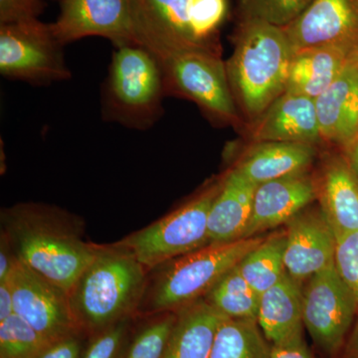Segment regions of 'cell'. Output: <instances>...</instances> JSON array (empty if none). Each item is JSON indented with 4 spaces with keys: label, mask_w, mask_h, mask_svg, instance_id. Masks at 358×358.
<instances>
[{
    "label": "cell",
    "mask_w": 358,
    "mask_h": 358,
    "mask_svg": "<svg viewBox=\"0 0 358 358\" xmlns=\"http://www.w3.org/2000/svg\"><path fill=\"white\" fill-rule=\"evenodd\" d=\"M315 102L322 141L343 148L358 136V57Z\"/></svg>",
    "instance_id": "obj_16"
},
{
    "label": "cell",
    "mask_w": 358,
    "mask_h": 358,
    "mask_svg": "<svg viewBox=\"0 0 358 358\" xmlns=\"http://www.w3.org/2000/svg\"><path fill=\"white\" fill-rule=\"evenodd\" d=\"M357 310L336 264L308 280L303 291V326L322 352L334 355L341 350Z\"/></svg>",
    "instance_id": "obj_10"
},
{
    "label": "cell",
    "mask_w": 358,
    "mask_h": 358,
    "mask_svg": "<svg viewBox=\"0 0 358 358\" xmlns=\"http://www.w3.org/2000/svg\"><path fill=\"white\" fill-rule=\"evenodd\" d=\"M284 29L294 52L324 45L358 51V0H313Z\"/></svg>",
    "instance_id": "obj_14"
},
{
    "label": "cell",
    "mask_w": 358,
    "mask_h": 358,
    "mask_svg": "<svg viewBox=\"0 0 358 358\" xmlns=\"http://www.w3.org/2000/svg\"><path fill=\"white\" fill-rule=\"evenodd\" d=\"M134 320H122L89 338L82 358H122Z\"/></svg>",
    "instance_id": "obj_31"
},
{
    "label": "cell",
    "mask_w": 358,
    "mask_h": 358,
    "mask_svg": "<svg viewBox=\"0 0 358 358\" xmlns=\"http://www.w3.org/2000/svg\"><path fill=\"white\" fill-rule=\"evenodd\" d=\"M317 186V199L336 237L358 232V178L343 157L327 162Z\"/></svg>",
    "instance_id": "obj_21"
},
{
    "label": "cell",
    "mask_w": 358,
    "mask_h": 358,
    "mask_svg": "<svg viewBox=\"0 0 358 358\" xmlns=\"http://www.w3.org/2000/svg\"><path fill=\"white\" fill-rule=\"evenodd\" d=\"M348 352L352 357L358 358V320L353 329L350 343H348Z\"/></svg>",
    "instance_id": "obj_39"
},
{
    "label": "cell",
    "mask_w": 358,
    "mask_h": 358,
    "mask_svg": "<svg viewBox=\"0 0 358 358\" xmlns=\"http://www.w3.org/2000/svg\"><path fill=\"white\" fill-rule=\"evenodd\" d=\"M134 35L150 51L220 49L218 40L195 36L188 17L189 0H131Z\"/></svg>",
    "instance_id": "obj_12"
},
{
    "label": "cell",
    "mask_w": 358,
    "mask_h": 358,
    "mask_svg": "<svg viewBox=\"0 0 358 358\" xmlns=\"http://www.w3.org/2000/svg\"><path fill=\"white\" fill-rule=\"evenodd\" d=\"M227 13V0H189L188 17L195 36L202 41L217 40L215 33Z\"/></svg>",
    "instance_id": "obj_30"
},
{
    "label": "cell",
    "mask_w": 358,
    "mask_h": 358,
    "mask_svg": "<svg viewBox=\"0 0 358 358\" xmlns=\"http://www.w3.org/2000/svg\"><path fill=\"white\" fill-rule=\"evenodd\" d=\"M271 358H315L310 352L305 341H296L289 345H272Z\"/></svg>",
    "instance_id": "obj_36"
},
{
    "label": "cell",
    "mask_w": 358,
    "mask_h": 358,
    "mask_svg": "<svg viewBox=\"0 0 358 358\" xmlns=\"http://www.w3.org/2000/svg\"><path fill=\"white\" fill-rule=\"evenodd\" d=\"M286 272L299 282L334 264L336 237L320 207H306L286 224Z\"/></svg>",
    "instance_id": "obj_13"
},
{
    "label": "cell",
    "mask_w": 358,
    "mask_h": 358,
    "mask_svg": "<svg viewBox=\"0 0 358 358\" xmlns=\"http://www.w3.org/2000/svg\"><path fill=\"white\" fill-rule=\"evenodd\" d=\"M317 154L315 145L264 141L238 164L236 169L255 185L307 173Z\"/></svg>",
    "instance_id": "obj_22"
},
{
    "label": "cell",
    "mask_w": 358,
    "mask_h": 358,
    "mask_svg": "<svg viewBox=\"0 0 358 358\" xmlns=\"http://www.w3.org/2000/svg\"><path fill=\"white\" fill-rule=\"evenodd\" d=\"M51 27L63 45L90 36L109 39L115 47L138 43L131 0H62Z\"/></svg>",
    "instance_id": "obj_11"
},
{
    "label": "cell",
    "mask_w": 358,
    "mask_h": 358,
    "mask_svg": "<svg viewBox=\"0 0 358 358\" xmlns=\"http://www.w3.org/2000/svg\"><path fill=\"white\" fill-rule=\"evenodd\" d=\"M257 185L234 167L224 176L208 218L209 244L228 243L244 238L252 215Z\"/></svg>",
    "instance_id": "obj_20"
},
{
    "label": "cell",
    "mask_w": 358,
    "mask_h": 358,
    "mask_svg": "<svg viewBox=\"0 0 358 358\" xmlns=\"http://www.w3.org/2000/svg\"><path fill=\"white\" fill-rule=\"evenodd\" d=\"M150 52L162 68L166 95L189 99L217 121L231 124L239 121L220 49Z\"/></svg>",
    "instance_id": "obj_7"
},
{
    "label": "cell",
    "mask_w": 358,
    "mask_h": 358,
    "mask_svg": "<svg viewBox=\"0 0 358 358\" xmlns=\"http://www.w3.org/2000/svg\"><path fill=\"white\" fill-rule=\"evenodd\" d=\"M41 0H0V25L38 20Z\"/></svg>",
    "instance_id": "obj_33"
},
{
    "label": "cell",
    "mask_w": 358,
    "mask_h": 358,
    "mask_svg": "<svg viewBox=\"0 0 358 358\" xmlns=\"http://www.w3.org/2000/svg\"><path fill=\"white\" fill-rule=\"evenodd\" d=\"M176 320V312L134 317L122 358H164Z\"/></svg>",
    "instance_id": "obj_27"
},
{
    "label": "cell",
    "mask_w": 358,
    "mask_h": 358,
    "mask_svg": "<svg viewBox=\"0 0 358 358\" xmlns=\"http://www.w3.org/2000/svg\"><path fill=\"white\" fill-rule=\"evenodd\" d=\"M225 315L201 299L176 310L164 358H209Z\"/></svg>",
    "instance_id": "obj_23"
},
{
    "label": "cell",
    "mask_w": 358,
    "mask_h": 358,
    "mask_svg": "<svg viewBox=\"0 0 358 358\" xmlns=\"http://www.w3.org/2000/svg\"><path fill=\"white\" fill-rule=\"evenodd\" d=\"M357 57V50L343 45H324L294 52L285 92L315 100Z\"/></svg>",
    "instance_id": "obj_19"
},
{
    "label": "cell",
    "mask_w": 358,
    "mask_h": 358,
    "mask_svg": "<svg viewBox=\"0 0 358 358\" xmlns=\"http://www.w3.org/2000/svg\"><path fill=\"white\" fill-rule=\"evenodd\" d=\"M49 343L16 313L0 322V358H35Z\"/></svg>",
    "instance_id": "obj_28"
},
{
    "label": "cell",
    "mask_w": 358,
    "mask_h": 358,
    "mask_svg": "<svg viewBox=\"0 0 358 358\" xmlns=\"http://www.w3.org/2000/svg\"><path fill=\"white\" fill-rule=\"evenodd\" d=\"M294 51L284 28L240 20L234 51L226 64L238 107L256 120L286 91Z\"/></svg>",
    "instance_id": "obj_3"
},
{
    "label": "cell",
    "mask_w": 358,
    "mask_h": 358,
    "mask_svg": "<svg viewBox=\"0 0 358 358\" xmlns=\"http://www.w3.org/2000/svg\"><path fill=\"white\" fill-rule=\"evenodd\" d=\"M148 272L117 242L101 245L68 293L73 315L87 338L138 315Z\"/></svg>",
    "instance_id": "obj_2"
},
{
    "label": "cell",
    "mask_w": 358,
    "mask_h": 358,
    "mask_svg": "<svg viewBox=\"0 0 358 358\" xmlns=\"http://www.w3.org/2000/svg\"><path fill=\"white\" fill-rule=\"evenodd\" d=\"M272 345L258 320L224 317L209 358H271Z\"/></svg>",
    "instance_id": "obj_24"
},
{
    "label": "cell",
    "mask_w": 358,
    "mask_h": 358,
    "mask_svg": "<svg viewBox=\"0 0 358 358\" xmlns=\"http://www.w3.org/2000/svg\"><path fill=\"white\" fill-rule=\"evenodd\" d=\"M17 258L3 232H0V282H6Z\"/></svg>",
    "instance_id": "obj_35"
},
{
    "label": "cell",
    "mask_w": 358,
    "mask_h": 358,
    "mask_svg": "<svg viewBox=\"0 0 358 358\" xmlns=\"http://www.w3.org/2000/svg\"><path fill=\"white\" fill-rule=\"evenodd\" d=\"M63 46L51 24L38 20L0 25V74L36 85L67 81L72 74Z\"/></svg>",
    "instance_id": "obj_8"
},
{
    "label": "cell",
    "mask_w": 358,
    "mask_h": 358,
    "mask_svg": "<svg viewBox=\"0 0 358 358\" xmlns=\"http://www.w3.org/2000/svg\"><path fill=\"white\" fill-rule=\"evenodd\" d=\"M14 313L13 296L8 282H0V322Z\"/></svg>",
    "instance_id": "obj_37"
},
{
    "label": "cell",
    "mask_w": 358,
    "mask_h": 358,
    "mask_svg": "<svg viewBox=\"0 0 358 358\" xmlns=\"http://www.w3.org/2000/svg\"><path fill=\"white\" fill-rule=\"evenodd\" d=\"M223 179L212 180L186 203L117 243L128 249L148 271L206 246L209 213Z\"/></svg>",
    "instance_id": "obj_6"
},
{
    "label": "cell",
    "mask_w": 358,
    "mask_h": 358,
    "mask_svg": "<svg viewBox=\"0 0 358 358\" xmlns=\"http://www.w3.org/2000/svg\"><path fill=\"white\" fill-rule=\"evenodd\" d=\"M87 341L83 334L68 336L49 343L35 358H82Z\"/></svg>",
    "instance_id": "obj_34"
},
{
    "label": "cell",
    "mask_w": 358,
    "mask_h": 358,
    "mask_svg": "<svg viewBox=\"0 0 358 358\" xmlns=\"http://www.w3.org/2000/svg\"><path fill=\"white\" fill-rule=\"evenodd\" d=\"M265 238L208 244L148 271L136 317L176 312L201 300Z\"/></svg>",
    "instance_id": "obj_4"
},
{
    "label": "cell",
    "mask_w": 358,
    "mask_h": 358,
    "mask_svg": "<svg viewBox=\"0 0 358 358\" xmlns=\"http://www.w3.org/2000/svg\"><path fill=\"white\" fill-rule=\"evenodd\" d=\"M313 0H240L241 20L264 21L286 27L301 15Z\"/></svg>",
    "instance_id": "obj_29"
},
{
    "label": "cell",
    "mask_w": 358,
    "mask_h": 358,
    "mask_svg": "<svg viewBox=\"0 0 358 358\" xmlns=\"http://www.w3.org/2000/svg\"><path fill=\"white\" fill-rule=\"evenodd\" d=\"M317 199L315 179L307 173L294 174L257 185L252 215L244 238L287 224Z\"/></svg>",
    "instance_id": "obj_15"
},
{
    "label": "cell",
    "mask_w": 358,
    "mask_h": 358,
    "mask_svg": "<svg viewBox=\"0 0 358 358\" xmlns=\"http://www.w3.org/2000/svg\"><path fill=\"white\" fill-rule=\"evenodd\" d=\"M6 282L13 293L14 313L48 343L76 334L85 336L73 315L69 294L57 285L18 259Z\"/></svg>",
    "instance_id": "obj_9"
},
{
    "label": "cell",
    "mask_w": 358,
    "mask_h": 358,
    "mask_svg": "<svg viewBox=\"0 0 358 358\" xmlns=\"http://www.w3.org/2000/svg\"><path fill=\"white\" fill-rule=\"evenodd\" d=\"M285 247L286 230L277 231L266 237L238 264L244 279L260 296L286 274Z\"/></svg>",
    "instance_id": "obj_25"
},
{
    "label": "cell",
    "mask_w": 358,
    "mask_h": 358,
    "mask_svg": "<svg viewBox=\"0 0 358 358\" xmlns=\"http://www.w3.org/2000/svg\"><path fill=\"white\" fill-rule=\"evenodd\" d=\"M334 264L358 308V232L336 238Z\"/></svg>",
    "instance_id": "obj_32"
},
{
    "label": "cell",
    "mask_w": 358,
    "mask_h": 358,
    "mask_svg": "<svg viewBox=\"0 0 358 358\" xmlns=\"http://www.w3.org/2000/svg\"><path fill=\"white\" fill-rule=\"evenodd\" d=\"M303 291L301 282L288 274L260 296L258 324L272 345L303 339Z\"/></svg>",
    "instance_id": "obj_18"
},
{
    "label": "cell",
    "mask_w": 358,
    "mask_h": 358,
    "mask_svg": "<svg viewBox=\"0 0 358 358\" xmlns=\"http://www.w3.org/2000/svg\"><path fill=\"white\" fill-rule=\"evenodd\" d=\"M164 76L154 54L140 43L115 47L102 88V113L108 122L148 129L164 113Z\"/></svg>",
    "instance_id": "obj_5"
},
{
    "label": "cell",
    "mask_w": 358,
    "mask_h": 358,
    "mask_svg": "<svg viewBox=\"0 0 358 358\" xmlns=\"http://www.w3.org/2000/svg\"><path fill=\"white\" fill-rule=\"evenodd\" d=\"M343 159L352 173L358 178V136L343 148Z\"/></svg>",
    "instance_id": "obj_38"
},
{
    "label": "cell",
    "mask_w": 358,
    "mask_h": 358,
    "mask_svg": "<svg viewBox=\"0 0 358 358\" xmlns=\"http://www.w3.org/2000/svg\"><path fill=\"white\" fill-rule=\"evenodd\" d=\"M16 258L69 293L101 245L85 239V221L55 205L20 202L0 212Z\"/></svg>",
    "instance_id": "obj_1"
},
{
    "label": "cell",
    "mask_w": 358,
    "mask_h": 358,
    "mask_svg": "<svg viewBox=\"0 0 358 358\" xmlns=\"http://www.w3.org/2000/svg\"><path fill=\"white\" fill-rule=\"evenodd\" d=\"M254 140L315 145L322 141L315 102L308 96L285 92L256 120Z\"/></svg>",
    "instance_id": "obj_17"
},
{
    "label": "cell",
    "mask_w": 358,
    "mask_h": 358,
    "mask_svg": "<svg viewBox=\"0 0 358 358\" xmlns=\"http://www.w3.org/2000/svg\"><path fill=\"white\" fill-rule=\"evenodd\" d=\"M260 296L244 279L237 265L203 299L225 317L258 320Z\"/></svg>",
    "instance_id": "obj_26"
}]
</instances>
